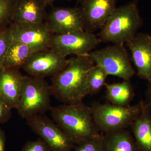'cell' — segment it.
<instances>
[{
	"mask_svg": "<svg viewBox=\"0 0 151 151\" xmlns=\"http://www.w3.org/2000/svg\"><path fill=\"white\" fill-rule=\"evenodd\" d=\"M12 110L0 99V124L6 123L10 119Z\"/></svg>",
	"mask_w": 151,
	"mask_h": 151,
	"instance_id": "d4e9b609",
	"label": "cell"
},
{
	"mask_svg": "<svg viewBox=\"0 0 151 151\" xmlns=\"http://www.w3.org/2000/svg\"><path fill=\"white\" fill-rule=\"evenodd\" d=\"M47 3L48 5H51L52 3L56 0H44ZM66 1H71V0H66Z\"/></svg>",
	"mask_w": 151,
	"mask_h": 151,
	"instance_id": "83f0119b",
	"label": "cell"
},
{
	"mask_svg": "<svg viewBox=\"0 0 151 151\" xmlns=\"http://www.w3.org/2000/svg\"><path fill=\"white\" fill-rule=\"evenodd\" d=\"M12 41V37L9 27L0 31V71L4 68L5 57Z\"/></svg>",
	"mask_w": 151,
	"mask_h": 151,
	"instance_id": "603a6c76",
	"label": "cell"
},
{
	"mask_svg": "<svg viewBox=\"0 0 151 151\" xmlns=\"http://www.w3.org/2000/svg\"><path fill=\"white\" fill-rule=\"evenodd\" d=\"M103 144L106 151H139L127 129L103 134Z\"/></svg>",
	"mask_w": 151,
	"mask_h": 151,
	"instance_id": "e0dca14e",
	"label": "cell"
},
{
	"mask_svg": "<svg viewBox=\"0 0 151 151\" xmlns=\"http://www.w3.org/2000/svg\"><path fill=\"white\" fill-rule=\"evenodd\" d=\"M68 61L66 56L49 48L35 52L23 68L30 76L44 78L60 73Z\"/></svg>",
	"mask_w": 151,
	"mask_h": 151,
	"instance_id": "30bf717a",
	"label": "cell"
},
{
	"mask_svg": "<svg viewBox=\"0 0 151 151\" xmlns=\"http://www.w3.org/2000/svg\"><path fill=\"white\" fill-rule=\"evenodd\" d=\"M139 151H151V108L146 105L130 127Z\"/></svg>",
	"mask_w": 151,
	"mask_h": 151,
	"instance_id": "2e32d148",
	"label": "cell"
},
{
	"mask_svg": "<svg viewBox=\"0 0 151 151\" xmlns=\"http://www.w3.org/2000/svg\"><path fill=\"white\" fill-rule=\"evenodd\" d=\"M46 18L45 24L52 34L85 30L79 8H53Z\"/></svg>",
	"mask_w": 151,
	"mask_h": 151,
	"instance_id": "8fae6325",
	"label": "cell"
},
{
	"mask_svg": "<svg viewBox=\"0 0 151 151\" xmlns=\"http://www.w3.org/2000/svg\"><path fill=\"white\" fill-rule=\"evenodd\" d=\"M108 76L102 68L94 65L89 71L87 77V86L89 94H95L99 92L105 84Z\"/></svg>",
	"mask_w": 151,
	"mask_h": 151,
	"instance_id": "ffe728a7",
	"label": "cell"
},
{
	"mask_svg": "<svg viewBox=\"0 0 151 151\" xmlns=\"http://www.w3.org/2000/svg\"><path fill=\"white\" fill-rule=\"evenodd\" d=\"M47 6L44 0H17L13 22H43Z\"/></svg>",
	"mask_w": 151,
	"mask_h": 151,
	"instance_id": "9a60e30c",
	"label": "cell"
},
{
	"mask_svg": "<svg viewBox=\"0 0 151 151\" xmlns=\"http://www.w3.org/2000/svg\"><path fill=\"white\" fill-rule=\"evenodd\" d=\"M50 111L54 122L75 146L100 134L91 107L82 102L51 107Z\"/></svg>",
	"mask_w": 151,
	"mask_h": 151,
	"instance_id": "7a4b0ae2",
	"label": "cell"
},
{
	"mask_svg": "<svg viewBox=\"0 0 151 151\" xmlns=\"http://www.w3.org/2000/svg\"><path fill=\"white\" fill-rule=\"evenodd\" d=\"M51 86L44 78L24 76L21 93L17 106L19 115L23 119L50 110Z\"/></svg>",
	"mask_w": 151,
	"mask_h": 151,
	"instance_id": "5b68a950",
	"label": "cell"
},
{
	"mask_svg": "<svg viewBox=\"0 0 151 151\" xmlns=\"http://www.w3.org/2000/svg\"><path fill=\"white\" fill-rule=\"evenodd\" d=\"M77 1H80V2H81V1H82V0H77Z\"/></svg>",
	"mask_w": 151,
	"mask_h": 151,
	"instance_id": "f1b7e54d",
	"label": "cell"
},
{
	"mask_svg": "<svg viewBox=\"0 0 151 151\" xmlns=\"http://www.w3.org/2000/svg\"><path fill=\"white\" fill-rule=\"evenodd\" d=\"M9 27L13 41L27 45L36 51L50 48L53 34L46 24L13 22Z\"/></svg>",
	"mask_w": 151,
	"mask_h": 151,
	"instance_id": "9c48e42d",
	"label": "cell"
},
{
	"mask_svg": "<svg viewBox=\"0 0 151 151\" xmlns=\"http://www.w3.org/2000/svg\"><path fill=\"white\" fill-rule=\"evenodd\" d=\"M95 65L87 55L68 59L67 65L60 73L52 76V94L64 104L82 102L89 94L87 77Z\"/></svg>",
	"mask_w": 151,
	"mask_h": 151,
	"instance_id": "6da1fadb",
	"label": "cell"
},
{
	"mask_svg": "<svg viewBox=\"0 0 151 151\" xmlns=\"http://www.w3.org/2000/svg\"><path fill=\"white\" fill-rule=\"evenodd\" d=\"M17 0H0V31L9 27L13 22Z\"/></svg>",
	"mask_w": 151,
	"mask_h": 151,
	"instance_id": "44dd1931",
	"label": "cell"
},
{
	"mask_svg": "<svg viewBox=\"0 0 151 151\" xmlns=\"http://www.w3.org/2000/svg\"><path fill=\"white\" fill-rule=\"evenodd\" d=\"M23 77L17 69L4 68L0 71V99L11 110L18 104Z\"/></svg>",
	"mask_w": 151,
	"mask_h": 151,
	"instance_id": "5bb4252c",
	"label": "cell"
},
{
	"mask_svg": "<svg viewBox=\"0 0 151 151\" xmlns=\"http://www.w3.org/2000/svg\"><path fill=\"white\" fill-rule=\"evenodd\" d=\"M96 66L103 69L108 75L117 76L124 80H130L135 71L124 44H113L87 55Z\"/></svg>",
	"mask_w": 151,
	"mask_h": 151,
	"instance_id": "8992f818",
	"label": "cell"
},
{
	"mask_svg": "<svg viewBox=\"0 0 151 151\" xmlns=\"http://www.w3.org/2000/svg\"><path fill=\"white\" fill-rule=\"evenodd\" d=\"M140 78L151 82V35L139 33L127 43Z\"/></svg>",
	"mask_w": 151,
	"mask_h": 151,
	"instance_id": "4fadbf2b",
	"label": "cell"
},
{
	"mask_svg": "<svg viewBox=\"0 0 151 151\" xmlns=\"http://www.w3.org/2000/svg\"><path fill=\"white\" fill-rule=\"evenodd\" d=\"M21 151H50L47 143L41 138L29 141L25 144Z\"/></svg>",
	"mask_w": 151,
	"mask_h": 151,
	"instance_id": "cb8c5ba5",
	"label": "cell"
},
{
	"mask_svg": "<svg viewBox=\"0 0 151 151\" xmlns=\"http://www.w3.org/2000/svg\"><path fill=\"white\" fill-rule=\"evenodd\" d=\"M6 137L4 132L0 128V151H5Z\"/></svg>",
	"mask_w": 151,
	"mask_h": 151,
	"instance_id": "484cf974",
	"label": "cell"
},
{
	"mask_svg": "<svg viewBox=\"0 0 151 151\" xmlns=\"http://www.w3.org/2000/svg\"><path fill=\"white\" fill-rule=\"evenodd\" d=\"M149 83L147 91V100L146 103L151 108V82Z\"/></svg>",
	"mask_w": 151,
	"mask_h": 151,
	"instance_id": "4316f807",
	"label": "cell"
},
{
	"mask_svg": "<svg viewBox=\"0 0 151 151\" xmlns=\"http://www.w3.org/2000/svg\"><path fill=\"white\" fill-rule=\"evenodd\" d=\"M106 89V99L111 104L118 106L129 105L135 95L130 80L107 84Z\"/></svg>",
	"mask_w": 151,
	"mask_h": 151,
	"instance_id": "d6986e66",
	"label": "cell"
},
{
	"mask_svg": "<svg viewBox=\"0 0 151 151\" xmlns=\"http://www.w3.org/2000/svg\"><path fill=\"white\" fill-rule=\"evenodd\" d=\"M79 7L85 30L101 29L116 8V0H82Z\"/></svg>",
	"mask_w": 151,
	"mask_h": 151,
	"instance_id": "7c38bea8",
	"label": "cell"
},
{
	"mask_svg": "<svg viewBox=\"0 0 151 151\" xmlns=\"http://www.w3.org/2000/svg\"><path fill=\"white\" fill-rule=\"evenodd\" d=\"M145 101L136 105L122 106L96 103L91 107L93 122L97 129L106 134L130 127L143 111Z\"/></svg>",
	"mask_w": 151,
	"mask_h": 151,
	"instance_id": "277c9868",
	"label": "cell"
},
{
	"mask_svg": "<svg viewBox=\"0 0 151 151\" xmlns=\"http://www.w3.org/2000/svg\"><path fill=\"white\" fill-rule=\"evenodd\" d=\"M100 42L93 33L83 30L53 35L50 48L66 57L83 56L89 54Z\"/></svg>",
	"mask_w": 151,
	"mask_h": 151,
	"instance_id": "52a82bcc",
	"label": "cell"
},
{
	"mask_svg": "<svg viewBox=\"0 0 151 151\" xmlns=\"http://www.w3.org/2000/svg\"><path fill=\"white\" fill-rule=\"evenodd\" d=\"M26 120L33 132L47 143L50 151H71L75 147L64 132L47 117L36 114Z\"/></svg>",
	"mask_w": 151,
	"mask_h": 151,
	"instance_id": "ba28073f",
	"label": "cell"
},
{
	"mask_svg": "<svg viewBox=\"0 0 151 151\" xmlns=\"http://www.w3.org/2000/svg\"><path fill=\"white\" fill-rule=\"evenodd\" d=\"M143 21L137 3L131 2L116 8L100 29L101 42L127 43L135 37Z\"/></svg>",
	"mask_w": 151,
	"mask_h": 151,
	"instance_id": "3957f363",
	"label": "cell"
},
{
	"mask_svg": "<svg viewBox=\"0 0 151 151\" xmlns=\"http://www.w3.org/2000/svg\"><path fill=\"white\" fill-rule=\"evenodd\" d=\"M35 52L27 45L13 41L5 57L3 68L19 70Z\"/></svg>",
	"mask_w": 151,
	"mask_h": 151,
	"instance_id": "ac0fdd59",
	"label": "cell"
},
{
	"mask_svg": "<svg viewBox=\"0 0 151 151\" xmlns=\"http://www.w3.org/2000/svg\"><path fill=\"white\" fill-rule=\"evenodd\" d=\"M74 151H106L103 144V134L76 145Z\"/></svg>",
	"mask_w": 151,
	"mask_h": 151,
	"instance_id": "7402d4cb",
	"label": "cell"
}]
</instances>
